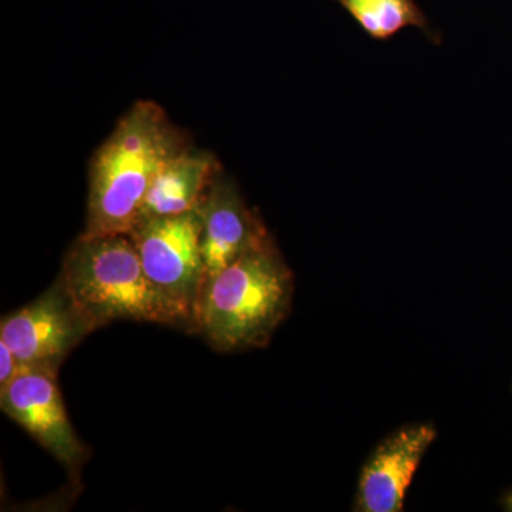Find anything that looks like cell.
<instances>
[{
    "label": "cell",
    "instance_id": "obj_1",
    "mask_svg": "<svg viewBox=\"0 0 512 512\" xmlns=\"http://www.w3.org/2000/svg\"><path fill=\"white\" fill-rule=\"evenodd\" d=\"M190 147L154 101H138L124 114L90 164V191L83 235L128 234L157 174Z\"/></svg>",
    "mask_w": 512,
    "mask_h": 512
},
{
    "label": "cell",
    "instance_id": "obj_2",
    "mask_svg": "<svg viewBox=\"0 0 512 512\" xmlns=\"http://www.w3.org/2000/svg\"><path fill=\"white\" fill-rule=\"evenodd\" d=\"M292 298V271L269 237L205 284L192 332L221 352L265 348Z\"/></svg>",
    "mask_w": 512,
    "mask_h": 512
},
{
    "label": "cell",
    "instance_id": "obj_3",
    "mask_svg": "<svg viewBox=\"0 0 512 512\" xmlns=\"http://www.w3.org/2000/svg\"><path fill=\"white\" fill-rule=\"evenodd\" d=\"M59 278L94 329L120 319L194 328L191 316L148 278L127 234L82 235Z\"/></svg>",
    "mask_w": 512,
    "mask_h": 512
},
{
    "label": "cell",
    "instance_id": "obj_4",
    "mask_svg": "<svg viewBox=\"0 0 512 512\" xmlns=\"http://www.w3.org/2000/svg\"><path fill=\"white\" fill-rule=\"evenodd\" d=\"M201 232L200 210H195L138 222L127 234L151 282L194 322L205 278Z\"/></svg>",
    "mask_w": 512,
    "mask_h": 512
},
{
    "label": "cell",
    "instance_id": "obj_5",
    "mask_svg": "<svg viewBox=\"0 0 512 512\" xmlns=\"http://www.w3.org/2000/svg\"><path fill=\"white\" fill-rule=\"evenodd\" d=\"M94 330L57 278L35 301L2 319L0 339L20 366L57 373L67 355Z\"/></svg>",
    "mask_w": 512,
    "mask_h": 512
},
{
    "label": "cell",
    "instance_id": "obj_6",
    "mask_svg": "<svg viewBox=\"0 0 512 512\" xmlns=\"http://www.w3.org/2000/svg\"><path fill=\"white\" fill-rule=\"evenodd\" d=\"M0 406L70 470L76 471L87 460L89 450L67 417L57 373L22 367L15 379L0 390Z\"/></svg>",
    "mask_w": 512,
    "mask_h": 512
},
{
    "label": "cell",
    "instance_id": "obj_7",
    "mask_svg": "<svg viewBox=\"0 0 512 512\" xmlns=\"http://www.w3.org/2000/svg\"><path fill=\"white\" fill-rule=\"evenodd\" d=\"M436 437L429 423L410 424L384 437L360 471L353 511H403L407 490Z\"/></svg>",
    "mask_w": 512,
    "mask_h": 512
},
{
    "label": "cell",
    "instance_id": "obj_8",
    "mask_svg": "<svg viewBox=\"0 0 512 512\" xmlns=\"http://www.w3.org/2000/svg\"><path fill=\"white\" fill-rule=\"evenodd\" d=\"M198 210L202 220L204 286L239 256L271 237L258 215L249 210L237 187L222 178V173L215 177Z\"/></svg>",
    "mask_w": 512,
    "mask_h": 512
},
{
    "label": "cell",
    "instance_id": "obj_9",
    "mask_svg": "<svg viewBox=\"0 0 512 512\" xmlns=\"http://www.w3.org/2000/svg\"><path fill=\"white\" fill-rule=\"evenodd\" d=\"M220 173V164L212 154L185 148L157 174L137 224L150 218L171 217L198 210Z\"/></svg>",
    "mask_w": 512,
    "mask_h": 512
},
{
    "label": "cell",
    "instance_id": "obj_10",
    "mask_svg": "<svg viewBox=\"0 0 512 512\" xmlns=\"http://www.w3.org/2000/svg\"><path fill=\"white\" fill-rule=\"evenodd\" d=\"M356 20L367 36L389 40L407 28L423 30L430 40L440 39L416 0H335Z\"/></svg>",
    "mask_w": 512,
    "mask_h": 512
},
{
    "label": "cell",
    "instance_id": "obj_11",
    "mask_svg": "<svg viewBox=\"0 0 512 512\" xmlns=\"http://www.w3.org/2000/svg\"><path fill=\"white\" fill-rule=\"evenodd\" d=\"M20 369L22 366L16 359L15 353L9 348L8 343L0 339V390L5 389L15 379Z\"/></svg>",
    "mask_w": 512,
    "mask_h": 512
},
{
    "label": "cell",
    "instance_id": "obj_12",
    "mask_svg": "<svg viewBox=\"0 0 512 512\" xmlns=\"http://www.w3.org/2000/svg\"><path fill=\"white\" fill-rule=\"evenodd\" d=\"M503 504H504L505 510L512 512V491H510V493L505 495Z\"/></svg>",
    "mask_w": 512,
    "mask_h": 512
}]
</instances>
